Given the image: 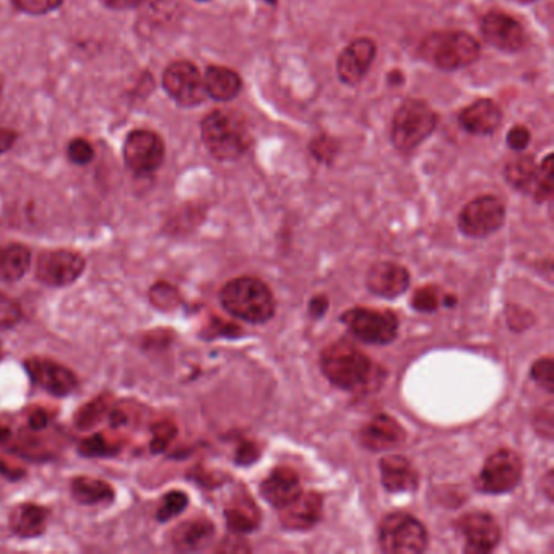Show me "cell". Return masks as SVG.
I'll return each mask as SVG.
<instances>
[{"label":"cell","mask_w":554,"mask_h":554,"mask_svg":"<svg viewBox=\"0 0 554 554\" xmlns=\"http://www.w3.org/2000/svg\"><path fill=\"white\" fill-rule=\"evenodd\" d=\"M202 140L217 160H238L249 150L251 130L241 114L217 109L202 122Z\"/></svg>","instance_id":"1"},{"label":"cell","mask_w":554,"mask_h":554,"mask_svg":"<svg viewBox=\"0 0 554 554\" xmlns=\"http://www.w3.org/2000/svg\"><path fill=\"white\" fill-rule=\"evenodd\" d=\"M221 306L231 316L252 324H264L275 314V298L259 278H234L220 291Z\"/></svg>","instance_id":"2"},{"label":"cell","mask_w":554,"mask_h":554,"mask_svg":"<svg viewBox=\"0 0 554 554\" xmlns=\"http://www.w3.org/2000/svg\"><path fill=\"white\" fill-rule=\"evenodd\" d=\"M321 368L330 384L342 390H360L373 374V363L351 343L338 342L325 348Z\"/></svg>","instance_id":"3"},{"label":"cell","mask_w":554,"mask_h":554,"mask_svg":"<svg viewBox=\"0 0 554 554\" xmlns=\"http://www.w3.org/2000/svg\"><path fill=\"white\" fill-rule=\"evenodd\" d=\"M423 56L442 70H459L480 57V44L464 31H439L423 41Z\"/></svg>","instance_id":"4"},{"label":"cell","mask_w":554,"mask_h":554,"mask_svg":"<svg viewBox=\"0 0 554 554\" xmlns=\"http://www.w3.org/2000/svg\"><path fill=\"white\" fill-rule=\"evenodd\" d=\"M438 126V114L425 101L407 100L395 113L392 122V142L400 152H413L433 134Z\"/></svg>","instance_id":"5"},{"label":"cell","mask_w":554,"mask_h":554,"mask_svg":"<svg viewBox=\"0 0 554 554\" xmlns=\"http://www.w3.org/2000/svg\"><path fill=\"white\" fill-rule=\"evenodd\" d=\"M379 545L384 553L389 554L423 553L428 546V532L416 517L394 512L382 520Z\"/></svg>","instance_id":"6"},{"label":"cell","mask_w":554,"mask_h":554,"mask_svg":"<svg viewBox=\"0 0 554 554\" xmlns=\"http://www.w3.org/2000/svg\"><path fill=\"white\" fill-rule=\"evenodd\" d=\"M342 321L356 338L371 345H387L399 334V319L390 311L355 308L343 314Z\"/></svg>","instance_id":"7"},{"label":"cell","mask_w":554,"mask_h":554,"mask_svg":"<svg viewBox=\"0 0 554 554\" xmlns=\"http://www.w3.org/2000/svg\"><path fill=\"white\" fill-rule=\"evenodd\" d=\"M506 205L494 195H481L460 212L459 228L468 238H486L504 225Z\"/></svg>","instance_id":"8"},{"label":"cell","mask_w":554,"mask_h":554,"mask_svg":"<svg viewBox=\"0 0 554 554\" xmlns=\"http://www.w3.org/2000/svg\"><path fill=\"white\" fill-rule=\"evenodd\" d=\"M85 257L70 249L46 251L38 257L36 278L44 285L62 288L77 282L85 270Z\"/></svg>","instance_id":"9"},{"label":"cell","mask_w":554,"mask_h":554,"mask_svg":"<svg viewBox=\"0 0 554 554\" xmlns=\"http://www.w3.org/2000/svg\"><path fill=\"white\" fill-rule=\"evenodd\" d=\"M524 475V464L517 452L499 449L488 457L481 470L480 485L490 494L509 493L519 486Z\"/></svg>","instance_id":"10"},{"label":"cell","mask_w":554,"mask_h":554,"mask_svg":"<svg viewBox=\"0 0 554 554\" xmlns=\"http://www.w3.org/2000/svg\"><path fill=\"white\" fill-rule=\"evenodd\" d=\"M163 85L168 95L181 106H197L207 98L204 75L191 62L179 61L169 65Z\"/></svg>","instance_id":"11"},{"label":"cell","mask_w":554,"mask_h":554,"mask_svg":"<svg viewBox=\"0 0 554 554\" xmlns=\"http://www.w3.org/2000/svg\"><path fill=\"white\" fill-rule=\"evenodd\" d=\"M165 158V145L160 135L150 130H135L124 145V160L135 174H150L160 168Z\"/></svg>","instance_id":"12"},{"label":"cell","mask_w":554,"mask_h":554,"mask_svg":"<svg viewBox=\"0 0 554 554\" xmlns=\"http://www.w3.org/2000/svg\"><path fill=\"white\" fill-rule=\"evenodd\" d=\"M459 530L464 535L467 553H491L501 542L498 520L486 512H470L462 517Z\"/></svg>","instance_id":"13"},{"label":"cell","mask_w":554,"mask_h":554,"mask_svg":"<svg viewBox=\"0 0 554 554\" xmlns=\"http://www.w3.org/2000/svg\"><path fill=\"white\" fill-rule=\"evenodd\" d=\"M25 369L36 386L56 397H65L77 389V376L56 361L30 358L25 361Z\"/></svg>","instance_id":"14"},{"label":"cell","mask_w":554,"mask_h":554,"mask_svg":"<svg viewBox=\"0 0 554 554\" xmlns=\"http://www.w3.org/2000/svg\"><path fill=\"white\" fill-rule=\"evenodd\" d=\"M481 33L488 43L501 51H520L527 43L524 26L504 12L488 13L481 22Z\"/></svg>","instance_id":"15"},{"label":"cell","mask_w":554,"mask_h":554,"mask_svg":"<svg viewBox=\"0 0 554 554\" xmlns=\"http://www.w3.org/2000/svg\"><path fill=\"white\" fill-rule=\"evenodd\" d=\"M376 57L373 39L360 38L351 41L338 57V77L347 85H358L368 75Z\"/></svg>","instance_id":"16"},{"label":"cell","mask_w":554,"mask_h":554,"mask_svg":"<svg viewBox=\"0 0 554 554\" xmlns=\"http://www.w3.org/2000/svg\"><path fill=\"white\" fill-rule=\"evenodd\" d=\"M366 285L373 295L381 298H397L410 286V273L395 262H377L369 269Z\"/></svg>","instance_id":"17"},{"label":"cell","mask_w":554,"mask_h":554,"mask_svg":"<svg viewBox=\"0 0 554 554\" xmlns=\"http://www.w3.org/2000/svg\"><path fill=\"white\" fill-rule=\"evenodd\" d=\"M360 441L369 451H390L403 444L405 431L394 418L377 415L361 429Z\"/></svg>","instance_id":"18"},{"label":"cell","mask_w":554,"mask_h":554,"mask_svg":"<svg viewBox=\"0 0 554 554\" xmlns=\"http://www.w3.org/2000/svg\"><path fill=\"white\" fill-rule=\"evenodd\" d=\"M322 496L301 493L293 503L280 509V524L288 530H309L321 520Z\"/></svg>","instance_id":"19"},{"label":"cell","mask_w":554,"mask_h":554,"mask_svg":"<svg viewBox=\"0 0 554 554\" xmlns=\"http://www.w3.org/2000/svg\"><path fill=\"white\" fill-rule=\"evenodd\" d=\"M301 493L303 490H301V481H299L298 475L291 468L286 467L275 468L260 485L262 498L277 509L293 503Z\"/></svg>","instance_id":"20"},{"label":"cell","mask_w":554,"mask_h":554,"mask_svg":"<svg viewBox=\"0 0 554 554\" xmlns=\"http://www.w3.org/2000/svg\"><path fill=\"white\" fill-rule=\"evenodd\" d=\"M501 121H503V113L493 100L475 101L459 114L460 126L464 127L468 134L473 135L494 134L501 126Z\"/></svg>","instance_id":"21"},{"label":"cell","mask_w":554,"mask_h":554,"mask_svg":"<svg viewBox=\"0 0 554 554\" xmlns=\"http://www.w3.org/2000/svg\"><path fill=\"white\" fill-rule=\"evenodd\" d=\"M381 478L390 493H408L418 486V473L402 455H387L381 460Z\"/></svg>","instance_id":"22"},{"label":"cell","mask_w":554,"mask_h":554,"mask_svg":"<svg viewBox=\"0 0 554 554\" xmlns=\"http://www.w3.org/2000/svg\"><path fill=\"white\" fill-rule=\"evenodd\" d=\"M49 511L38 504H20L10 512L12 532L20 538L41 537L48 527Z\"/></svg>","instance_id":"23"},{"label":"cell","mask_w":554,"mask_h":554,"mask_svg":"<svg viewBox=\"0 0 554 554\" xmlns=\"http://www.w3.org/2000/svg\"><path fill=\"white\" fill-rule=\"evenodd\" d=\"M205 90L207 95L212 96L213 100L230 101L239 95L243 82L234 70L220 65L208 67L204 77Z\"/></svg>","instance_id":"24"},{"label":"cell","mask_w":554,"mask_h":554,"mask_svg":"<svg viewBox=\"0 0 554 554\" xmlns=\"http://www.w3.org/2000/svg\"><path fill=\"white\" fill-rule=\"evenodd\" d=\"M213 533H215V529L210 520H187L174 530L173 543L181 551L202 550L204 546L212 542Z\"/></svg>","instance_id":"25"},{"label":"cell","mask_w":554,"mask_h":554,"mask_svg":"<svg viewBox=\"0 0 554 554\" xmlns=\"http://www.w3.org/2000/svg\"><path fill=\"white\" fill-rule=\"evenodd\" d=\"M31 252L22 244L0 246V280L13 283L22 280L30 269Z\"/></svg>","instance_id":"26"},{"label":"cell","mask_w":554,"mask_h":554,"mask_svg":"<svg viewBox=\"0 0 554 554\" xmlns=\"http://www.w3.org/2000/svg\"><path fill=\"white\" fill-rule=\"evenodd\" d=\"M70 491L75 501L83 506L109 503L114 499L113 486L98 478L77 477L72 480Z\"/></svg>","instance_id":"27"},{"label":"cell","mask_w":554,"mask_h":554,"mask_svg":"<svg viewBox=\"0 0 554 554\" xmlns=\"http://www.w3.org/2000/svg\"><path fill=\"white\" fill-rule=\"evenodd\" d=\"M538 166L533 156H517L506 166V179L517 191L532 194L537 181Z\"/></svg>","instance_id":"28"},{"label":"cell","mask_w":554,"mask_h":554,"mask_svg":"<svg viewBox=\"0 0 554 554\" xmlns=\"http://www.w3.org/2000/svg\"><path fill=\"white\" fill-rule=\"evenodd\" d=\"M226 524L233 532L249 533L259 524V509L247 501L246 506H236L226 509Z\"/></svg>","instance_id":"29"},{"label":"cell","mask_w":554,"mask_h":554,"mask_svg":"<svg viewBox=\"0 0 554 554\" xmlns=\"http://www.w3.org/2000/svg\"><path fill=\"white\" fill-rule=\"evenodd\" d=\"M554 158L553 155L546 156L542 165L538 166L537 181L533 187V197L537 202L550 200L554 187Z\"/></svg>","instance_id":"30"},{"label":"cell","mask_w":554,"mask_h":554,"mask_svg":"<svg viewBox=\"0 0 554 554\" xmlns=\"http://www.w3.org/2000/svg\"><path fill=\"white\" fill-rule=\"evenodd\" d=\"M109 410L108 400L101 397L96 399L95 402H90L88 405L78 410L77 418H75V425L80 429H90L96 426V423H100L103 420L104 415Z\"/></svg>","instance_id":"31"},{"label":"cell","mask_w":554,"mask_h":554,"mask_svg":"<svg viewBox=\"0 0 554 554\" xmlns=\"http://www.w3.org/2000/svg\"><path fill=\"white\" fill-rule=\"evenodd\" d=\"M187 504H189V498H187L186 493L171 491L161 501V506L158 512H156V517H158L160 522H168V520L179 516L181 512L186 511Z\"/></svg>","instance_id":"32"},{"label":"cell","mask_w":554,"mask_h":554,"mask_svg":"<svg viewBox=\"0 0 554 554\" xmlns=\"http://www.w3.org/2000/svg\"><path fill=\"white\" fill-rule=\"evenodd\" d=\"M150 299H152L153 306L161 311H171L181 303L178 290L168 283H156L150 291Z\"/></svg>","instance_id":"33"},{"label":"cell","mask_w":554,"mask_h":554,"mask_svg":"<svg viewBox=\"0 0 554 554\" xmlns=\"http://www.w3.org/2000/svg\"><path fill=\"white\" fill-rule=\"evenodd\" d=\"M22 306L10 296L0 293V330L12 329L22 321Z\"/></svg>","instance_id":"34"},{"label":"cell","mask_w":554,"mask_h":554,"mask_svg":"<svg viewBox=\"0 0 554 554\" xmlns=\"http://www.w3.org/2000/svg\"><path fill=\"white\" fill-rule=\"evenodd\" d=\"M78 452L85 457H106V455L116 454L117 447L106 441L101 434H95L93 438L85 439L78 446Z\"/></svg>","instance_id":"35"},{"label":"cell","mask_w":554,"mask_h":554,"mask_svg":"<svg viewBox=\"0 0 554 554\" xmlns=\"http://www.w3.org/2000/svg\"><path fill=\"white\" fill-rule=\"evenodd\" d=\"M533 381L537 382L538 386L553 392L554 390V361L553 358H540L537 363L532 366Z\"/></svg>","instance_id":"36"},{"label":"cell","mask_w":554,"mask_h":554,"mask_svg":"<svg viewBox=\"0 0 554 554\" xmlns=\"http://www.w3.org/2000/svg\"><path fill=\"white\" fill-rule=\"evenodd\" d=\"M413 308L420 312H434L439 306L438 290L434 286H425L416 290L413 296Z\"/></svg>","instance_id":"37"},{"label":"cell","mask_w":554,"mask_h":554,"mask_svg":"<svg viewBox=\"0 0 554 554\" xmlns=\"http://www.w3.org/2000/svg\"><path fill=\"white\" fill-rule=\"evenodd\" d=\"M18 10L31 15H43L57 9L64 0H12Z\"/></svg>","instance_id":"38"},{"label":"cell","mask_w":554,"mask_h":554,"mask_svg":"<svg viewBox=\"0 0 554 554\" xmlns=\"http://www.w3.org/2000/svg\"><path fill=\"white\" fill-rule=\"evenodd\" d=\"M338 145L334 139H330L327 135L317 137L314 142L311 143L312 155L316 156L317 160L322 163H330L337 155Z\"/></svg>","instance_id":"39"},{"label":"cell","mask_w":554,"mask_h":554,"mask_svg":"<svg viewBox=\"0 0 554 554\" xmlns=\"http://www.w3.org/2000/svg\"><path fill=\"white\" fill-rule=\"evenodd\" d=\"M174 436H176V426L173 423H161V425L156 426L152 439L153 454L166 451V447L171 444Z\"/></svg>","instance_id":"40"},{"label":"cell","mask_w":554,"mask_h":554,"mask_svg":"<svg viewBox=\"0 0 554 554\" xmlns=\"http://www.w3.org/2000/svg\"><path fill=\"white\" fill-rule=\"evenodd\" d=\"M95 152L91 143L85 139H75L69 143V158L75 165H88L93 160Z\"/></svg>","instance_id":"41"},{"label":"cell","mask_w":554,"mask_h":554,"mask_svg":"<svg viewBox=\"0 0 554 554\" xmlns=\"http://www.w3.org/2000/svg\"><path fill=\"white\" fill-rule=\"evenodd\" d=\"M553 405L548 403L546 408H542L538 412L537 418H535V428H537L538 434H542L543 438H553Z\"/></svg>","instance_id":"42"},{"label":"cell","mask_w":554,"mask_h":554,"mask_svg":"<svg viewBox=\"0 0 554 554\" xmlns=\"http://www.w3.org/2000/svg\"><path fill=\"white\" fill-rule=\"evenodd\" d=\"M530 143V130L524 126L512 127L507 134V145L516 150V152H522L527 148Z\"/></svg>","instance_id":"43"},{"label":"cell","mask_w":554,"mask_h":554,"mask_svg":"<svg viewBox=\"0 0 554 554\" xmlns=\"http://www.w3.org/2000/svg\"><path fill=\"white\" fill-rule=\"evenodd\" d=\"M257 459H259V449L252 442H244L236 452V462L239 465H251Z\"/></svg>","instance_id":"44"},{"label":"cell","mask_w":554,"mask_h":554,"mask_svg":"<svg viewBox=\"0 0 554 554\" xmlns=\"http://www.w3.org/2000/svg\"><path fill=\"white\" fill-rule=\"evenodd\" d=\"M327 309H329V299L325 298V296H316L309 303V312H311L312 317L324 316Z\"/></svg>","instance_id":"45"},{"label":"cell","mask_w":554,"mask_h":554,"mask_svg":"<svg viewBox=\"0 0 554 554\" xmlns=\"http://www.w3.org/2000/svg\"><path fill=\"white\" fill-rule=\"evenodd\" d=\"M17 140V134L10 129H0V155L9 152L13 147V143Z\"/></svg>","instance_id":"46"},{"label":"cell","mask_w":554,"mask_h":554,"mask_svg":"<svg viewBox=\"0 0 554 554\" xmlns=\"http://www.w3.org/2000/svg\"><path fill=\"white\" fill-rule=\"evenodd\" d=\"M147 0H103V4L108 5L111 9H135L140 5L145 4Z\"/></svg>","instance_id":"47"},{"label":"cell","mask_w":554,"mask_h":554,"mask_svg":"<svg viewBox=\"0 0 554 554\" xmlns=\"http://www.w3.org/2000/svg\"><path fill=\"white\" fill-rule=\"evenodd\" d=\"M49 418L43 410H36L30 415V426L33 429H44L48 426Z\"/></svg>","instance_id":"48"},{"label":"cell","mask_w":554,"mask_h":554,"mask_svg":"<svg viewBox=\"0 0 554 554\" xmlns=\"http://www.w3.org/2000/svg\"><path fill=\"white\" fill-rule=\"evenodd\" d=\"M543 483H545V488H543V490H545L546 496H548V499H550V501H553L554 477L551 470L550 472L546 473V477L543 478Z\"/></svg>","instance_id":"49"},{"label":"cell","mask_w":554,"mask_h":554,"mask_svg":"<svg viewBox=\"0 0 554 554\" xmlns=\"http://www.w3.org/2000/svg\"><path fill=\"white\" fill-rule=\"evenodd\" d=\"M10 439V429L5 426H0V446Z\"/></svg>","instance_id":"50"},{"label":"cell","mask_w":554,"mask_h":554,"mask_svg":"<svg viewBox=\"0 0 554 554\" xmlns=\"http://www.w3.org/2000/svg\"><path fill=\"white\" fill-rule=\"evenodd\" d=\"M2 91H4V80L0 77V100H2Z\"/></svg>","instance_id":"51"},{"label":"cell","mask_w":554,"mask_h":554,"mask_svg":"<svg viewBox=\"0 0 554 554\" xmlns=\"http://www.w3.org/2000/svg\"><path fill=\"white\" fill-rule=\"evenodd\" d=\"M522 2H533V0H522Z\"/></svg>","instance_id":"52"},{"label":"cell","mask_w":554,"mask_h":554,"mask_svg":"<svg viewBox=\"0 0 554 554\" xmlns=\"http://www.w3.org/2000/svg\"><path fill=\"white\" fill-rule=\"evenodd\" d=\"M0 358H2V350H0Z\"/></svg>","instance_id":"53"},{"label":"cell","mask_w":554,"mask_h":554,"mask_svg":"<svg viewBox=\"0 0 554 554\" xmlns=\"http://www.w3.org/2000/svg\"><path fill=\"white\" fill-rule=\"evenodd\" d=\"M202 2H204V0H202Z\"/></svg>","instance_id":"54"}]
</instances>
